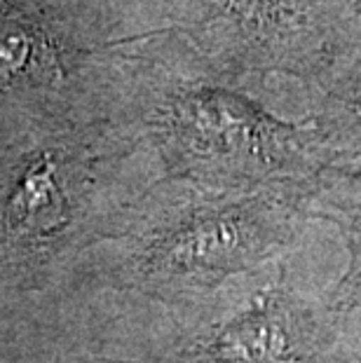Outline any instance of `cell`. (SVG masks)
Here are the masks:
<instances>
[{"mask_svg": "<svg viewBox=\"0 0 361 363\" xmlns=\"http://www.w3.org/2000/svg\"><path fill=\"white\" fill-rule=\"evenodd\" d=\"M357 3H359V7H361V0H357Z\"/></svg>", "mask_w": 361, "mask_h": 363, "instance_id": "7", "label": "cell"}, {"mask_svg": "<svg viewBox=\"0 0 361 363\" xmlns=\"http://www.w3.org/2000/svg\"><path fill=\"white\" fill-rule=\"evenodd\" d=\"M59 188L55 183V164L43 157L28 167L21 183L14 188L7 202V220L19 233H45L61 218Z\"/></svg>", "mask_w": 361, "mask_h": 363, "instance_id": "6", "label": "cell"}, {"mask_svg": "<svg viewBox=\"0 0 361 363\" xmlns=\"http://www.w3.org/2000/svg\"><path fill=\"white\" fill-rule=\"evenodd\" d=\"M167 152L190 174L249 188H303L335 157L312 122L279 118L211 84H181L160 106Z\"/></svg>", "mask_w": 361, "mask_h": 363, "instance_id": "1", "label": "cell"}, {"mask_svg": "<svg viewBox=\"0 0 361 363\" xmlns=\"http://www.w3.org/2000/svg\"><path fill=\"white\" fill-rule=\"evenodd\" d=\"M61 75L59 52L33 19L0 10V89L43 87Z\"/></svg>", "mask_w": 361, "mask_h": 363, "instance_id": "5", "label": "cell"}, {"mask_svg": "<svg viewBox=\"0 0 361 363\" xmlns=\"http://www.w3.org/2000/svg\"><path fill=\"white\" fill-rule=\"evenodd\" d=\"M361 7L357 0H190V17L226 66L301 87L338 50Z\"/></svg>", "mask_w": 361, "mask_h": 363, "instance_id": "2", "label": "cell"}, {"mask_svg": "<svg viewBox=\"0 0 361 363\" xmlns=\"http://www.w3.org/2000/svg\"><path fill=\"white\" fill-rule=\"evenodd\" d=\"M312 202L319 213L343 223L352 242V269L343 293L348 300L361 303V162L335 160L321 167L303 185L301 204Z\"/></svg>", "mask_w": 361, "mask_h": 363, "instance_id": "4", "label": "cell"}, {"mask_svg": "<svg viewBox=\"0 0 361 363\" xmlns=\"http://www.w3.org/2000/svg\"><path fill=\"white\" fill-rule=\"evenodd\" d=\"M303 120L335 160H361V14L328 61L301 84Z\"/></svg>", "mask_w": 361, "mask_h": 363, "instance_id": "3", "label": "cell"}]
</instances>
